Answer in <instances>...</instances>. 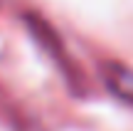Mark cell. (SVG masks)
<instances>
[{
	"instance_id": "6da1fadb",
	"label": "cell",
	"mask_w": 133,
	"mask_h": 131,
	"mask_svg": "<svg viewBox=\"0 0 133 131\" xmlns=\"http://www.w3.org/2000/svg\"><path fill=\"white\" fill-rule=\"evenodd\" d=\"M104 82L116 97L133 102V69L123 67V64H116V62H109L104 67Z\"/></svg>"
}]
</instances>
